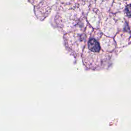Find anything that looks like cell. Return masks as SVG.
Returning a JSON list of instances; mask_svg holds the SVG:
<instances>
[{"mask_svg":"<svg viewBox=\"0 0 131 131\" xmlns=\"http://www.w3.org/2000/svg\"><path fill=\"white\" fill-rule=\"evenodd\" d=\"M88 48L90 51L93 53H98L100 50L99 43L95 39H91L89 41L88 43Z\"/></svg>","mask_w":131,"mask_h":131,"instance_id":"cell-1","label":"cell"},{"mask_svg":"<svg viewBox=\"0 0 131 131\" xmlns=\"http://www.w3.org/2000/svg\"><path fill=\"white\" fill-rule=\"evenodd\" d=\"M126 14L128 16H131V4L127 5L125 9Z\"/></svg>","mask_w":131,"mask_h":131,"instance_id":"cell-2","label":"cell"}]
</instances>
